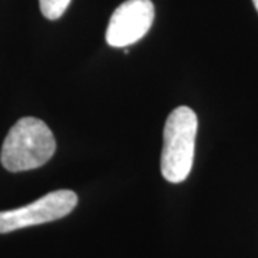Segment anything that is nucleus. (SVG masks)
<instances>
[{
	"label": "nucleus",
	"instance_id": "6",
	"mask_svg": "<svg viewBox=\"0 0 258 258\" xmlns=\"http://www.w3.org/2000/svg\"><path fill=\"white\" fill-rule=\"evenodd\" d=\"M252 3H254V6H255V9L258 12V0H252Z\"/></svg>",
	"mask_w": 258,
	"mask_h": 258
},
{
	"label": "nucleus",
	"instance_id": "4",
	"mask_svg": "<svg viewBox=\"0 0 258 258\" xmlns=\"http://www.w3.org/2000/svg\"><path fill=\"white\" fill-rule=\"evenodd\" d=\"M155 8L151 0H126L112 13L106 42L112 47H128L147 35L154 23Z\"/></svg>",
	"mask_w": 258,
	"mask_h": 258
},
{
	"label": "nucleus",
	"instance_id": "1",
	"mask_svg": "<svg viewBox=\"0 0 258 258\" xmlns=\"http://www.w3.org/2000/svg\"><path fill=\"white\" fill-rule=\"evenodd\" d=\"M56 151L50 128L37 118L19 119L3 141L0 161L10 172H22L45 165Z\"/></svg>",
	"mask_w": 258,
	"mask_h": 258
},
{
	"label": "nucleus",
	"instance_id": "2",
	"mask_svg": "<svg viewBox=\"0 0 258 258\" xmlns=\"http://www.w3.org/2000/svg\"><path fill=\"white\" fill-rule=\"evenodd\" d=\"M197 113L188 106H178L166 118L161 172L168 182L179 184L189 175L194 164Z\"/></svg>",
	"mask_w": 258,
	"mask_h": 258
},
{
	"label": "nucleus",
	"instance_id": "5",
	"mask_svg": "<svg viewBox=\"0 0 258 258\" xmlns=\"http://www.w3.org/2000/svg\"><path fill=\"white\" fill-rule=\"evenodd\" d=\"M39 5L45 18L49 20H56L63 16V13L71 5V0H39Z\"/></svg>",
	"mask_w": 258,
	"mask_h": 258
},
{
	"label": "nucleus",
	"instance_id": "3",
	"mask_svg": "<svg viewBox=\"0 0 258 258\" xmlns=\"http://www.w3.org/2000/svg\"><path fill=\"white\" fill-rule=\"evenodd\" d=\"M76 205L78 195L71 189L49 192L29 205L0 211V234L60 220L74 211Z\"/></svg>",
	"mask_w": 258,
	"mask_h": 258
}]
</instances>
